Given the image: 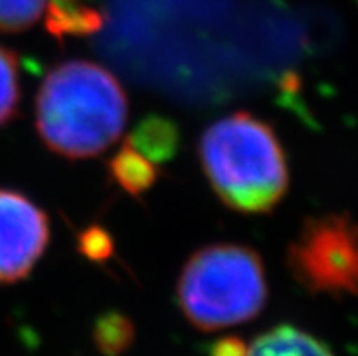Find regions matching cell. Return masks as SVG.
I'll return each instance as SVG.
<instances>
[{
  "mask_svg": "<svg viewBox=\"0 0 358 356\" xmlns=\"http://www.w3.org/2000/svg\"><path fill=\"white\" fill-rule=\"evenodd\" d=\"M126 142L151 164H162L177 155L178 131L168 118L145 117L127 136Z\"/></svg>",
  "mask_w": 358,
  "mask_h": 356,
  "instance_id": "obj_8",
  "label": "cell"
},
{
  "mask_svg": "<svg viewBox=\"0 0 358 356\" xmlns=\"http://www.w3.org/2000/svg\"><path fill=\"white\" fill-rule=\"evenodd\" d=\"M268 297L259 252L236 243L196 251L178 278L177 298L189 324L218 331L244 324L262 311Z\"/></svg>",
  "mask_w": 358,
  "mask_h": 356,
  "instance_id": "obj_3",
  "label": "cell"
},
{
  "mask_svg": "<svg viewBox=\"0 0 358 356\" xmlns=\"http://www.w3.org/2000/svg\"><path fill=\"white\" fill-rule=\"evenodd\" d=\"M45 27L57 38L90 35L104 26V17L87 0H48Z\"/></svg>",
  "mask_w": 358,
  "mask_h": 356,
  "instance_id": "obj_7",
  "label": "cell"
},
{
  "mask_svg": "<svg viewBox=\"0 0 358 356\" xmlns=\"http://www.w3.org/2000/svg\"><path fill=\"white\" fill-rule=\"evenodd\" d=\"M245 356H335L318 339L293 325H278L266 331L248 346Z\"/></svg>",
  "mask_w": 358,
  "mask_h": 356,
  "instance_id": "obj_6",
  "label": "cell"
},
{
  "mask_svg": "<svg viewBox=\"0 0 358 356\" xmlns=\"http://www.w3.org/2000/svg\"><path fill=\"white\" fill-rule=\"evenodd\" d=\"M48 0H0V33H20L42 17Z\"/></svg>",
  "mask_w": 358,
  "mask_h": 356,
  "instance_id": "obj_12",
  "label": "cell"
},
{
  "mask_svg": "<svg viewBox=\"0 0 358 356\" xmlns=\"http://www.w3.org/2000/svg\"><path fill=\"white\" fill-rule=\"evenodd\" d=\"M211 356H245L248 355V343L242 342L241 339L235 336H227V339H220L211 346L209 349Z\"/></svg>",
  "mask_w": 358,
  "mask_h": 356,
  "instance_id": "obj_14",
  "label": "cell"
},
{
  "mask_svg": "<svg viewBox=\"0 0 358 356\" xmlns=\"http://www.w3.org/2000/svg\"><path fill=\"white\" fill-rule=\"evenodd\" d=\"M80 251L91 260H106L113 251V243L104 229L90 227L80 235Z\"/></svg>",
  "mask_w": 358,
  "mask_h": 356,
  "instance_id": "obj_13",
  "label": "cell"
},
{
  "mask_svg": "<svg viewBox=\"0 0 358 356\" xmlns=\"http://www.w3.org/2000/svg\"><path fill=\"white\" fill-rule=\"evenodd\" d=\"M133 322L120 313H108L100 316L93 329L96 348L106 356H118L133 343Z\"/></svg>",
  "mask_w": 358,
  "mask_h": 356,
  "instance_id": "obj_10",
  "label": "cell"
},
{
  "mask_svg": "<svg viewBox=\"0 0 358 356\" xmlns=\"http://www.w3.org/2000/svg\"><path fill=\"white\" fill-rule=\"evenodd\" d=\"M20 102L18 60L15 53L0 45V127L15 117Z\"/></svg>",
  "mask_w": 358,
  "mask_h": 356,
  "instance_id": "obj_11",
  "label": "cell"
},
{
  "mask_svg": "<svg viewBox=\"0 0 358 356\" xmlns=\"http://www.w3.org/2000/svg\"><path fill=\"white\" fill-rule=\"evenodd\" d=\"M199 153L209 184L227 208L268 213L284 199L289 185L284 149L273 127L251 113L211 124Z\"/></svg>",
  "mask_w": 358,
  "mask_h": 356,
  "instance_id": "obj_2",
  "label": "cell"
},
{
  "mask_svg": "<svg viewBox=\"0 0 358 356\" xmlns=\"http://www.w3.org/2000/svg\"><path fill=\"white\" fill-rule=\"evenodd\" d=\"M50 240L45 213L22 193L0 190V284L24 280Z\"/></svg>",
  "mask_w": 358,
  "mask_h": 356,
  "instance_id": "obj_5",
  "label": "cell"
},
{
  "mask_svg": "<svg viewBox=\"0 0 358 356\" xmlns=\"http://www.w3.org/2000/svg\"><path fill=\"white\" fill-rule=\"evenodd\" d=\"M127 120L122 86L106 68L69 60L48 73L36 97V129L51 151L66 158L102 153Z\"/></svg>",
  "mask_w": 358,
  "mask_h": 356,
  "instance_id": "obj_1",
  "label": "cell"
},
{
  "mask_svg": "<svg viewBox=\"0 0 358 356\" xmlns=\"http://www.w3.org/2000/svg\"><path fill=\"white\" fill-rule=\"evenodd\" d=\"M109 171L118 185L133 197L150 190L157 180V169L153 164L127 142H124L122 149L111 158Z\"/></svg>",
  "mask_w": 358,
  "mask_h": 356,
  "instance_id": "obj_9",
  "label": "cell"
},
{
  "mask_svg": "<svg viewBox=\"0 0 358 356\" xmlns=\"http://www.w3.org/2000/svg\"><path fill=\"white\" fill-rule=\"evenodd\" d=\"M286 262L309 293L358 294V224L338 213L309 218L287 249Z\"/></svg>",
  "mask_w": 358,
  "mask_h": 356,
  "instance_id": "obj_4",
  "label": "cell"
}]
</instances>
